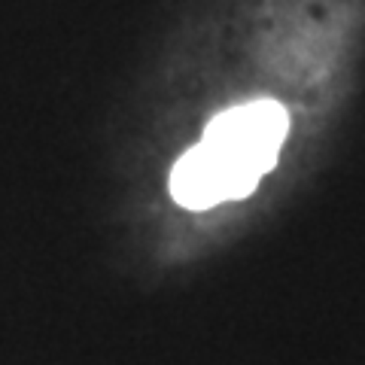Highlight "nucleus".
Instances as JSON below:
<instances>
[{"label":"nucleus","mask_w":365,"mask_h":365,"mask_svg":"<svg viewBox=\"0 0 365 365\" xmlns=\"http://www.w3.org/2000/svg\"><path fill=\"white\" fill-rule=\"evenodd\" d=\"M289 116L274 101L225 110L170 170V198L186 210H210L256 189L287 140Z\"/></svg>","instance_id":"1"}]
</instances>
